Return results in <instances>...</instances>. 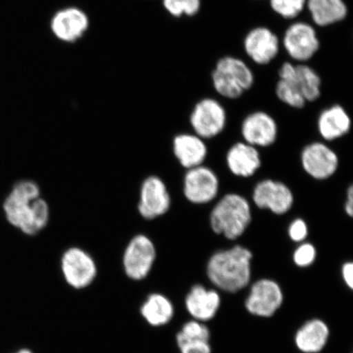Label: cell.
I'll return each mask as SVG.
<instances>
[{
    "instance_id": "obj_1",
    "label": "cell",
    "mask_w": 353,
    "mask_h": 353,
    "mask_svg": "<svg viewBox=\"0 0 353 353\" xmlns=\"http://www.w3.org/2000/svg\"><path fill=\"white\" fill-rule=\"evenodd\" d=\"M3 211L8 222L28 236L37 235L50 222V205L32 180H21L13 186L3 202Z\"/></svg>"
},
{
    "instance_id": "obj_2",
    "label": "cell",
    "mask_w": 353,
    "mask_h": 353,
    "mask_svg": "<svg viewBox=\"0 0 353 353\" xmlns=\"http://www.w3.org/2000/svg\"><path fill=\"white\" fill-rule=\"evenodd\" d=\"M252 259V252L242 245L219 250L207 263V277L215 288L223 292H240L250 283Z\"/></svg>"
},
{
    "instance_id": "obj_3",
    "label": "cell",
    "mask_w": 353,
    "mask_h": 353,
    "mask_svg": "<svg viewBox=\"0 0 353 353\" xmlns=\"http://www.w3.org/2000/svg\"><path fill=\"white\" fill-rule=\"evenodd\" d=\"M212 230L228 240H236L248 229L252 211L247 199L237 193L225 195L210 214Z\"/></svg>"
},
{
    "instance_id": "obj_4",
    "label": "cell",
    "mask_w": 353,
    "mask_h": 353,
    "mask_svg": "<svg viewBox=\"0 0 353 353\" xmlns=\"http://www.w3.org/2000/svg\"><path fill=\"white\" fill-rule=\"evenodd\" d=\"M212 83L221 97L237 99L254 83L252 70L244 61L234 56H224L217 61L211 74Z\"/></svg>"
},
{
    "instance_id": "obj_5",
    "label": "cell",
    "mask_w": 353,
    "mask_h": 353,
    "mask_svg": "<svg viewBox=\"0 0 353 353\" xmlns=\"http://www.w3.org/2000/svg\"><path fill=\"white\" fill-rule=\"evenodd\" d=\"M157 248L151 238L138 234L126 246L122 264L125 275L130 280L140 281L151 273L157 259Z\"/></svg>"
},
{
    "instance_id": "obj_6",
    "label": "cell",
    "mask_w": 353,
    "mask_h": 353,
    "mask_svg": "<svg viewBox=\"0 0 353 353\" xmlns=\"http://www.w3.org/2000/svg\"><path fill=\"white\" fill-rule=\"evenodd\" d=\"M61 270L66 283L76 290L88 288L98 276L95 260L79 247H70L65 251L61 259Z\"/></svg>"
},
{
    "instance_id": "obj_7",
    "label": "cell",
    "mask_w": 353,
    "mask_h": 353,
    "mask_svg": "<svg viewBox=\"0 0 353 353\" xmlns=\"http://www.w3.org/2000/svg\"><path fill=\"white\" fill-rule=\"evenodd\" d=\"M284 303V292L278 282L270 278L256 281L245 300L246 311L260 319H270Z\"/></svg>"
},
{
    "instance_id": "obj_8",
    "label": "cell",
    "mask_w": 353,
    "mask_h": 353,
    "mask_svg": "<svg viewBox=\"0 0 353 353\" xmlns=\"http://www.w3.org/2000/svg\"><path fill=\"white\" fill-rule=\"evenodd\" d=\"M287 54L299 63H305L314 57L321 47L316 30L305 21H295L285 30L282 39Z\"/></svg>"
},
{
    "instance_id": "obj_9",
    "label": "cell",
    "mask_w": 353,
    "mask_h": 353,
    "mask_svg": "<svg viewBox=\"0 0 353 353\" xmlns=\"http://www.w3.org/2000/svg\"><path fill=\"white\" fill-rule=\"evenodd\" d=\"M190 123L195 134L203 139H213L222 132L227 125V112L218 100L203 99L194 107Z\"/></svg>"
},
{
    "instance_id": "obj_10",
    "label": "cell",
    "mask_w": 353,
    "mask_h": 353,
    "mask_svg": "<svg viewBox=\"0 0 353 353\" xmlns=\"http://www.w3.org/2000/svg\"><path fill=\"white\" fill-rule=\"evenodd\" d=\"M219 192L218 175L204 165L188 170L183 179V193L189 202L205 205L213 201Z\"/></svg>"
},
{
    "instance_id": "obj_11",
    "label": "cell",
    "mask_w": 353,
    "mask_h": 353,
    "mask_svg": "<svg viewBox=\"0 0 353 353\" xmlns=\"http://www.w3.org/2000/svg\"><path fill=\"white\" fill-rule=\"evenodd\" d=\"M171 196L164 181L157 176H149L140 188L139 213L147 220L165 215L171 207Z\"/></svg>"
},
{
    "instance_id": "obj_12",
    "label": "cell",
    "mask_w": 353,
    "mask_h": 353,
    "mask_svg": "<svg viewBox=\"0 0 353 353\" xmlns=\"http://www.w3.org/2000/svg\"><path fill=\"white\" fill-rule=\"evenodd\" d=\"M252 199L258 208L270 210L277 215L288 213L294 201L290 188L285 183L272 179H265L256 185Z\"/></svg>"
},
{
    "instance_id": "obj_13",
    "label": "cell",
    "mask_w": 353,
    "mask_h": 353,
    "mask_svg": "<svg viewBox=\"0 0 353 353\" xmlns=\"http://www.w3.org/2000/svg\"><path fill=\"white\" fill-rule=\"evenodd\" d=\"M303 169L316 180H326L338 170L339 160L336 152L327 145L316 142L308 144L301 153Z\"/></svg>"
},
{
    "instance_id": "obj_14",
    "label": "cell",
    "mask_w": 353,
    "mask_h": 353,
    "mask_svg": "<svg viewBox=\"0 0 353 353\" xmlns=\"http://www.w3.org/2000/svg\"><path fill=\"white\" fill-rule=\"evenodd\" d=\"M90 28L85 12L77 7L61 8L50 21L52 34L61 42L72 43L81 39Z\"/></svg>"
},
{
    "instance_id": "obj_15",
    "label": "cell",
    "mask_w": 353,
    "mask_h": 353,
    "mask_svg": "<svg viewBox=\"0 0 353 353\" xmlns=\"http://www.w3.org/2000/svg\"><path fill=\"white\" fill-rule=\"evenodd\" d=\"M280 46V39L266 26L250 30L243 42L246 55L259 65L270 64L279 54Z\"/></svg>"
},
{
    "instance_id": "obj_16",
    "label": "cell",
    "mask_w": 353,
    "mask_h": 353,
    "mask_svg": "<svg viewBox=\"0 0 353 353\" xmlns=\"http://www.w3.org/2000/svg\"><path fill=\"white\" fill-rule=\"evenodd\" d=\"M245 143L255 148H268L276 142L278 127L274 118L264 112H254L242 122Z\"/></svg>"
},
{
    "instance_id": "obj_17",
    "label": "cell",
    "mask_w": 353,
    "mask_h": 353,
    "mask_svg": "<svg viewBox=\"0 0 353 353\" xmlns=\"http://www.w3.org/2000/svg\"><path fill=\"white\" fill-rule=\"evenodd\" d=\"M185 307L193 320L201 322L213 320L218 314L222 299L217 290L196 284L185 297Z\"/></svg>"
},
{
    "instance_id": "obj_18",
    "label": "cell",
    "mask_w": 353,
    "mask_h": 353,
    "mask_svg": "<svg viewBox=\"0 0 353 353\" xmlns=\"http://www.w3.org/2000/svg\"><path fill=\"white\" fill-rule=\"evenodd\" d=\"M211 332L205 322L191 320L176 334L180 353H212Z\"/></svg>"
},
{
    "instance_id": "obj_19",
    "label": "cell",
    "mask_w": 353,
    "mask_h": 353,
    "mask_svg": "<svg viewBox=\"0 0 353 353\" xmlns=\"http://www.w3.org/2000/svg\"><path fill=\"white\" fill-rule=\"evenodd\" d=\"M280 70L292 79L307 103H313L319 99L321 94V79L314 68L306 63L294 65L290 61H285Z\"/></svg>"
},
{
    "instance_id": "obj_20",
    "label": "cell",
    "mask_w": 353,
    "mask_h": 353,
    "mask_svg": "<svg viewBox=\"0 0 353 353\" xmlns=\"http://www.w3.org/2000/svg\"><path fill=\"white\" fill-rule=\"evenodd\" d=\"M330 335L325 321L319 319L308 320L295 333V346L303 353H319L327 345Z\"/></svg>"
},
{
    "instance_id": "obj_21",
    "label": "cell",
    "mask_w": 353,
    "mask_h": 353,
    "mask_svg": "<svg viewBox=\"0 0 353 353\" xmlns=\"http://www.w3.org/2000/svg\"><path fill=\"white\" fill-rule=\"evenodd\" d=\"M226 162L229 170L241 178H250L262 165L257 148L246 143H237L228 150Z\"/></svg>"
},
{
    "instance_id": "obj_22",
    "label": "cell",
    "mask_w": 353,
    "mask_h": 353,
    "mask_svg": "<svg viewBox=\"0 0 353 353\" xmlns=\"http://www.w3.org/2000/svg\"><path fill=\"white\" fill-rule=\"evenodd\" d=\"M173 152L180 165L190 170L203 165L208 148L204 139L196 134H181L174 139Z\"/></svg>"
},
{
    "instance_id": "obj_23",
    "label": "cell",
    "mask_w": 353,
    "mask_h": 353,
    "mask_svg": "<svg viewBox=\"0 0 353 353\" xmlns=\"http://www.w3.org/2000/svg\"><path fill=\"white\" fill-rule=\"evenodd\" d=\"M351 126L350 114L339 104L322 110L317 121L319 134L325 141L342 138L350 132Z\"/></svg>"
},
{
    "instance_id": "obj_24",
    "label": "cell",
    "mask_w": 353,
    "mask_h": 353,
    "mask_svg": "<svg viewBox=\"0 0 353 353\" xmlns=\"http://www.w3.org/2000/svg\"><path fill=\"white\" fill-rule=\"evenodd\" d=\"M306 8L312 21L320 28L339 23L348 13L344 0H307Z\"/></svg>"
},
{
    "instance_id": "obj_25",
    "label": "cell",
    "mask_w": 353,
    "mask_h": 353,
    "mask_svg": "<svg viewBox=\"0 0 353 353\" xmlns=\"http://www.w3.org/2000/svg\"><path fill=\"white\" fill-rule=\"evenodd\" d=\"M141 316L153 327H161L173 320L174 307L171 300L160 293L149 294L140 307Z\"/></svg>"
},
{
    "instance_id": "obj_26",
    "label": "cell",
    "mask_w": 353,
    "mask_h": 353,
    "mask_svg": "<svg viewBox=\"0 0 353 353\" xmlns=\"http://www.w3.org/2000/svg\"><path fill=\"white\" fill-rule=\"evenodd\" d=\"M279 81L276 85V94L282 103L295 109H302L305 107L307 101L304 99L292 79L287 74L278 72Z\"/></svg>"
},
{
    "instance_id": "obj_27",
    "label": "cell",
    "mask_w": 353,
    "mask_h": 353,
    "mask_svg": "<svg viewBox=\"0 0 353 353\" xmlns=\"http://www.w3.org/2000/svg\"><path fill=\"white\" fill-rule=\"evenodd\" d=\"M165 11L175 19L195 17L201 11V0H163Z\"/></svg>"
},
{
    "instance_id": "obj_28",
    "label": "cell",
    "mask_w": 353,
    "mask_h": 353,
    "mask_svg": "<svg viewBox=\"0 0 353 353\" xmlns=\"http://www.w3.org/2000/svg\"><path fill=\"white\" fill-rule=\"evenodd\" d=\"M307 0H269V6L278 16L285 20L296 19L306 8Z\"/></svg>"
},
{
    "instance_id": "obj_29",
    "label": "cell",
    "mask_w": 353,
    "mask_h": 353,
    "mask_svg": "<svg viewBox=\"0 0 353 353\" xmlns=\"http://www.w3.org/2000/svg\"><path fill=\"white\" fill-rule=\"evenodd\" d=\"M316 256V249L314 245L311 243L302 242L294 252L293 261L299 268H308L315 263Z\"/></svg>"
},
{
    "instance_id": "obj_30",
    "label": "cell",
    "mask_w": 353,
    "mask_h": 353,
    "mask_svg": "<svg viewBox=\"0 0 353 353\" xmlns=\"http://www.w3.org/2000/svg\"><path fill=\"white\" fill-rule=\"evenodd\" d=\"M288 234L291 241L304 242L308 236V228L305 221L302 219L294 220L290 225Z\"/></svg>"
},
{
    "instance_id": "obj_31",
    "label": "cell",
    "mask_w": 353,
    "mask_h": 353,
    "mask_svg": "<svg viewBox=\"0 0 353 353\" xmlns=\"http://www.w3.org/2000/svg\"><path fill=\"white\" fill-rule=\"evenodd\" d=\"M342 278L344 283L350 290L353 289V263L352 262H346L343 263L341 269Z\"/></svg>"
},
{
    "instance_id": "obj_32",
    "label": "cell",
    "mask_w": 353,
    "mask_h": 353,
    "mask_svg": "<svg viewBox=\"0 0 353 353\" xmlns=\"http://www.w3.org/2000/svg\"><path fill=\"white\" fill-rule=\"evenodd\" d=\"M344 210H345L346 214L350 216V218L353 215V187L350 186L347 189V199L345 204H344Z\"/></svg>"
},
{
    "instance_id": "obj_33",
    "label": "cell",
    "mask_w": 353,
    "mask_h": 353,
    "mask_svg": "<svg viewBox=\"0 0 353 353\" xmlns=\"http://www.w3.org/2000/svg\"><path fill=\"white\" fill-rule=\"evenodd\" d=\"M13 353H34L32 350H28V348H21V350H17Z\"/></svg>"
}]
</instances>
